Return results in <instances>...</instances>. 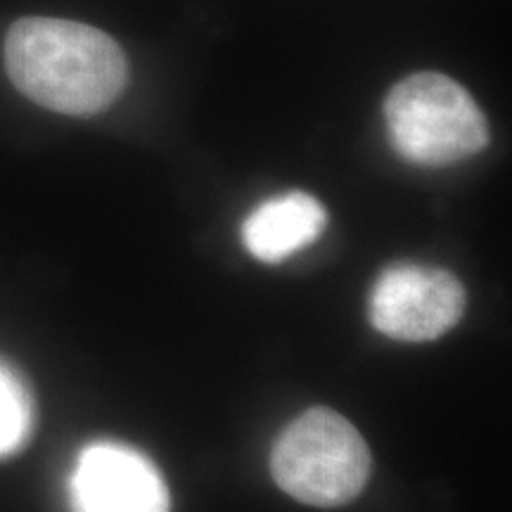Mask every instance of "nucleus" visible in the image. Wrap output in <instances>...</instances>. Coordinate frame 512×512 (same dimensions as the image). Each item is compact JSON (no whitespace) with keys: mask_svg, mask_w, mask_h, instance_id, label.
Here are the masks:
<instances>
[{"mask_svg":"<svg viewBox=\"0 0 512 512\" xmlns=\"http://www.w3.org/2000/svg\"><path fill=\"white\" fill-rule=\"evenodd\" d=\"M384 119L396 152L420 166L463 162L489 143V124L475 98L437 72L396 83L384 100Z\"/></svg>","mask_w":512,"mask_h":512,"instance_id":"obj_2","label":"nucleus"},{"mask_svg":"<svg viewBox=\"0 0 512 512\" xmlns=\"http://www.w3.org/2000/svg\"><path fill=\"white\" fill-rule=\"evenodd\" d=\"M465 313V290L456 275L439 268L399 264L387 268L370 294V320L399 342H430Z\"/></svg>","mask_w":512,"mask_h":512,"instance_id":"obj_4","label":"nucleus"},{"mask_svg":"<svg viewBox=\"0 0 512 512\" xmlns=\"http://www.w3.org/2000/svg\"><path fill=\"white\" fill-rule=\"evenodd\" d=\"M325 223L328 214L323 204L306 192L294 190L256 207L242 226V242L254 259L278 264L316 242Z\"/></svg>","mask_w":512,"mask_h":512,"instance_id":"obj_6","label":"nucleus"},{"mask_svg":"<svg viewBox=\"0 0 512 512\" xmlns=\"http://www.w3.org/2000/svg\"><path fill=\"white\" fill-rule=\"evenodd\" d=\"M31 430V401L10 368L0 366V456L17 451Z\"/></svg>","mask_w":512,"mask_h":512,"instance_id":"obj_7","label":"nucleus"},{"mask_svg":"<svg viewBox=\"0 0 512 512\" xmlns=\"http://www.w3.org/2000/svg\"><path fill=\"white\" fill-rule=\"evenodd\" d=\"M361 432L330 408H311L275 441L271 470L287 496L316 508H337L361 494L370 477Z\"/></svg>","mask_w":512,"mask_h":512,"instance_id":"obj_3","label":"nucleus"},{"mask_svg":"<svg viewBox=\"0 0 512 512\" xmlns=\"http://www.w3.org/2000/svg\"><path fill=\"white\" fill-rule=\"evenodd\" d=\"M74 512H169V489L155 463L131 446L93 444L69 482Z\"/></svg>","mask_w":512,"mask_h":512,"instance_id":"obj_5","label":"nucleus"},{"mask_svg":"<svg viewBox=\"0 0 512 512\" xmlns=\"http://www.w3.org/2000/svg\"><path fill=\"white\" fill-rule=\"evenodd\" d=\"M5 69L19 93L72 117L107 110L128 81L126 55L112 36L55 17H24L12 24Z\"/></svg>","mask_w":512,"mask_h":512,"instance_id":"obj_1","label":"nucleus"}]
</instances>
